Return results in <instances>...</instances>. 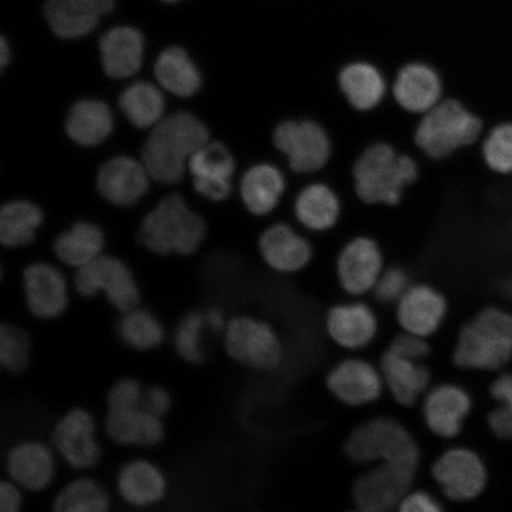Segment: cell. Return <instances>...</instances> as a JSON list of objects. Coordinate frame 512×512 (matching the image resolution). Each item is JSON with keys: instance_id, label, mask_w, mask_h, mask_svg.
<instances>
[{"instance_id": "cell-1", "label": "cell", "mask_w": 512, "mask_h": 512, "mask_svg": "<svg viewBox=\"0 0 512 512\" xmlns=\"http://www.w3.org/2000/svg\"><path fill=\"white\" fill-rule=\"evenodd\" d=\"M352 189L369 207H399L406 191L419 182L418 160L387 140L363 147L351 166Z\"/></svg>"}, {"instance_id": "cell-2", "label": "cell", "mask_w": 512, "mask_h": 512, "mask_svg": "<svg viewBox=\"0 0 512 512\" xmlns=\"http://www.w3.org/2000/svg\"><path fill=\"white\" fill-rule=\"evenodd\" d=\"M209 130L196 115L178 112L159 121L143 146V163L153 181H182L189 159L209 142Z\"/></svg>"}, {"instance_id": "cell-3", "label": "cell", "mask_w": 512, "mask_h": 512, "mask_svg": "<svg viewBox=\"0 0 512 512\" xmlns=\"http://www.w3.org/2000/svg\"><path fill=\"white\" fill-rule=\"evenodd\" d=\"M484 121L458 98H445L419 117L412 139L416 150L433 162L457 155L479 142Z\"/></svg>"}, {"instance_id": "cell-4", "label": "cell", "mask_w": 512, "mask_h": 512, "mask_svg": "<svg viewBox=\"0 0 512 512\" xmlns=\"http://www.w3.org/2000/svg\"><path fill=\"white\" fill-rule=\"evenodd\" d=\"M512 360V313L486 307L460 330L453 362L465 370L495 371Z\"/></svg>"}, {"instance_id": "cell-5", "label": "cell", "mask_w": 512, "mask_h": 512, "mask_svg": "<svg viewBox=\"0 0 512 512\" xmlns=\"http://www.w3.org/2000/svg\"><path fill=\"white\" fill-rule=\"evenodd\" d=\"M207 235V223L191 211L184 198L170 195L145 216L138 240L157 255H191L201 247Z\"/></svg>"}, {"instance_id": "cell-6", "label": "cell", "mask_w": 512, "mask_h": 512, "mask_svg": "<svg viewBox=\"0 0 512 512\" xmlns=\"http://www.w3.org/2000/svg\"><path fill=\"white\" fill-rule=\"evenodd\" d=\"M345 453L357 464H387L414 475L420 464V450L413 435L390 418L370 419L356 427L345 441Z\"/></svg>"}, {"instance_id": "cell-7", "label": "cell", "mask_w": 512, "mask_h": 512, "mask_svg": "<svg viewBox=\"0 0 512 512\" xmlns=\"http://www.w3.org/2000/svg\"><path fill=\"white\" fill-rule=\"evenodd\" d=\"M272 143L286 159L288 169L299 176L319 174L334 157V140L319 120L287 118L274 127Z\"/></svg>"}, {"instance_id": "cell-8", "label": "cell", "mask_w": 512, "mask_h": 512, "mask_svg": "<svg viewBox=\"0 0 512 512\" xmlns=\"http://www.w3.org/2000/svg\"><path fill=\"white\" fill-rule=\"evenodd\" d=\"M222 335L227 355L241 366L268 373L279 369L284 362L283 341L266 320L236 316L228 320Z\"/></svg>"}, {"instance_id": "cell-9", "label": "cell", "mask_w": 512, "mask_h": 512, "mask_svg": "<svg viewBox=\"0 0 512 512\" xmlns=\"http://www.w3.org/2000/svg\"><path fill=\"white\" fill-rule=\"evenodd\" d=\"M74 287L83 298L104 293L115 310L124 313L139 306L142 293L130 267L112 255H100L91 264L76 270Z\"/></svg>"}, {"instance_id": "cell-10", "label": "cell", "mask_w": 512, "mask_h": 512, "mask_svg": "<svg viewBox=\"0 0 512 512\" xmlns=\"http://www.w3.org/2000/svg\"><path fill=\"white\" fill-rule=\"evenodd\" d=\"M94 416L85 408L70 409L56 422L51 432V445L57 456L76 471L98 466L102 457Z\"/></svg>"}, {"instance_id": "cell-11", "label": "cell", "mask_w": 512, "mask_h": 512, "mask_svg": "<svg viewBox=\"0 0 512 512\" xmlns=\"http://www.w3.org/2000/svg\"><path fill=\"white\" fill-rule=\"evenodd\" d=\"M390 95L403 113L419 118L446 98L445 80L433 64L409 61L396 70Z\"/></svg>"}, {"instance_id": "cell-12", "label": "cell", "mask_w": 512, "mask_h": 512, "mask_svg": "<svg viewBox=\"0 0 512 512\" xmlns=\"http://www.w3.org/2000/svg\"><path fill=\"white\" fill-rule=\"evenodd\" d=\"M432 476L445 497L469 502L483 494L488 471L483 459L466 447H453L435 460Z\"/></svg>"}, {"instance_id": "cell-13", "label": "cell", "mask_w": 512, "mask_h": 512, "mask_svg": "<svg viewBox=\"0 0 512 512\" xmlns=\"http://www.w3.org/2000/svg\"><path fill=\"white\" fill-rule=\"evenodd\" d=\"M384 255L380 243L369 235L351 238L339 251L336 275L339 286L351 297L373 293L384 271Z\"/></svg>"}, {"instance_id": "cell-14", "label": "cell", "mask_w": 512, "mask_h": 512, "mask_svg": "<svg viewBox=\"0 0 512 512\" xmlns=\"http://www.w3.org/2000/svg\"><path fill=\"white\" fill-rule=\"evenodd\" d=\"M412 472L387 464L371 465L357 478L352 488V502L363 512L398 510L403 496L412 489Z\"/></svg>"}, {"instance_id": "cell-15", "label": "cell", "mask_w": 512, "mask_h": 512, "mask_svg": "<svg viewBox=\"0 0 512 512\" xmlns=\"http://www.w3.org/2000/svg\"><path fill=\"white\" fill-rule=\"evenodd\" d=\"M336 86L345 104L358 114L379 110L390 94L382 68L367 60H352L339 67Z\"/></svg>"}, {"instance_id": "cell-16", "label": "cell", "mask_w": 512, "mask_h": 512, "mask_svg": "<svg viewBox=\"0 0 512 512\" xmlns=\"http://www.w3.org/2000/svg\"><path fill=\"white\" fill-rule=\"evenodd\" d=\"M258 249L266 266L279 274H296L311 264L315 249L302 230L286 222L267 227L259 236Z\"/></svg>"}, {"instance_id": "cell-17", "label": "cell", "mask_w": 512, "mask_h": 512, "mask_svg": "<svg viewBox=\"0 0 512 512\" xmlns=\"http://www.w3.org/2000/svg\"><path fill=\"white\" fill-rule=\"evenodd\" d=\"M25 305L41 320L59 318L69 305V285L64 274L49 262H34L23 271Z\"/></svg>"}, {"instance_id": "cell-18", "label": "cell", "mask_w": 512, "mask_h": 512, "mask_svg": "<svg viewBox=\"0 0 512 512\" xmlns=\"http://www.w3.org/2000/svg\"><path fill=\"white\" fill-rule=\"evenodd\" d=\"M53 445L40 439L18 441L5 456V470L25 491L42 492L53 484L57 472Z\"/></svg>"}, {"instance_id": "cell-19", "label": "cell", "mask_w": 512, "mask_h": 512, "mask_svg": "<svg viewBox=\"0 0 512 512\" xmlns=\"http://www.w3.org/2000/svg\"><path fill=\"white\" fill-rule=\"evenodd\" d=\"M326 387L349 407L371 405L386 389L380 368L362 358H348L336 364L326 376Z\"/></svg>"}, {"instance_id": "cell-20", "label": "cell", "mask_w": 512, "mask_h": 512, "mask_svg": "<svg viewBox=\"0 0 512 512\" xmlns=\"http://www.w3.org/2000/svg\"><path fill=\"white\" fill-rule=\"evenodd\" d=\"M447 311L444 294L427 284H412L395 305L402 331L427 339L443 325Z\"/></svg>"}, {"instance_id": "cell-21", "label": "cell", "mask_w": 512, "mask_h": 512, "mask_svg": "<svg viewBox=\"0 0 512 512\" xmlns=\"http://www.w3.org/2000/svg\"><path fill=\"white\" fill-rule=\"evenodd\" d=\"M471 409L470 394L453 383H443L428 389L422 402V414L428 430L443 439L458 437Z\"/></svg>"}, {"instance_id": "cell-22", "label": "cell", "mask_w": 512, "mask_h": 512, "mask_svg": "<svg viewBox=\"0 0 512 512\" xmlns=\"http://www.w3.org/2000/svg\"><path fill=\"white\" fill-rule=\"evenodd\" d=\"M293 216L305 232L324 234L337 227L343 216V202L331 184L313 181L303 185L293 200Z\"/></svg>"}, {"instance_id": "cell-23", "label": "cell", "mask_w": 512, "mask_h": 512, "mask_svg": "<svg viewBox=\"0 0 512 512\" xmlns=\"http://www.w3.org/2000/svg\"><path fill=\"white\" fill-rule=\"evenodd\" d=\"M325 329L339 348L356 351L374 342L379 334V319L366 303L338 304L326 313Z\"/></svg>"}, {"instance_id": "cell-24", "label": "cell", "mask_w": 512, "mask_h": 512, "mask_svg": "<svg viewBox=\"0 0 512 512\" xmlns=\"http://www.w3.org/2000/svg\"><path fill=\"white\" fill-rule=\"evenodd\" d=\"M115 488L128 507L147 509L164 501L168 495V479L151 460L132 459L120 467Z\"/></svg>"}, {"instance_id": "cell-25", "label": "cell", "mask_w": 512, "mask_h": 512, "mask_svg": "<svg viewBox=\"0 0 512 512\" xmlns=\"http://www.w3.org/2000/svg\"><path fill=\"white\" fill-rule=\"evenodd\" d=\"M150 178L144 163L119 156L101 166L96 185L106 201L118 207H131L149 191Z\"/></svg>"}, {"instance_id": "cell-26", "label": "cell", "mask_w": 512, "mask_h": 512, "mask_svg": "<svg viewBox=\"0 0 512 512\" xmlns=\"http://www.w3.org/2000/svg\"><path fill=\"white\" fill-rule=\"evenodd\" d=\"M104 427L107 437L120 446L155 447L165 437L163 418L144 405L107 408Z\"/></svg>"}, {"instance_id": "cell-27", "label": "cell", "mask_w": 512, "mask_h": 512, "mask_svg": "<svg viewBox=\"0 0 512 512\" xmlns=\"http://www.w3.org/2000/svg\"><path fill=\"white\" fill-rule=\"evenodd\" d=\"M380 370L384 387L403 407H412L430 389L431 373L424 361L413 360L393 350L383 352Z\"/></svg>"}, {"instance_id": "cell-28", "label": "cell", "mask_w": 512, "mask_h": 512, "mask_svg": "<svg viewBox=\"0 0 512 512\" xmlns=\"http://www.w3.org/2000/svg\"><path fill=\"white\" fill-rule=\"evenodd\" d=\"M286 191V175L273 163L254 164L241 178L240 195L243 206L256 217H265L277 210Z\"/></svg>"}, {"instance_id": "cell-29", "label": "cell", "mask_w": 512, "mask_h": 512, "mask_svg": "<svg viewBox=\"0 0 512 512\" xmlns=\"http://www.w3.org/2000/svg\"><path fill=\"white\" fill-rule=\"evenodd\" d=\"M113 6L114 0H48L46 17L56 36L73 40L93 31Z\"/></svg>"}, {"instance_id": "cell-30", "label": "cell", "mask_w": 512, "mask_h": 512, "mask_svg": "<svg viewBox=\"0 0 512 512\" xmlns=\"http://www.w3.org/2000/svg\"><path fill=\"white\" fill-rule=\"evenodd\" d=\"M102 69L112 79L137 74L144 60V37L130 27L114 28L100 40Z\"/></svg>"}, {"instance_id": "cell-31", "label": "cell", "mask_w": 512, "mask_h": 512, "mask_svg": "<svg viewBox=\"0 0 512 512\" xmlns=\"http://www.w3.org/2000/svg\"><path fill=\"white\" fill-rule=\"evenodd\" d=\"M113 115L105 102L81 100L68 114L66 131L74 143L93 147L100 145L113 132Z\"/></svg>"}, {"instance_id": "cell-32", "label": "cell", "mask_w": 512, "mask_h": 512, "mask_svg": "<svg viewBox=\"0 0 512 512\" xmlns=\"http://www.w3.org/2000/svg\"><path fill=\"white\" fill-rule=\"evenodd\" d=\"M155 75L166 92L178 98H190L202 86V75L183 48L170 47L159 54Z\"/></svg>"}, {"instance_id": "cell-33", "label": "cell", "mask_w": 512, "mask_h": 512, "mask_svg": "<svg viewBox=\"0 0 512 512\" xmlns=\"http://www.w3.org/2000/svg\"><path fill=\"white\" fill-rule=\"evenodd\" d=\"M105 235L89 222H78L59 236L54 242V252L62 264L79 270L102 255Z\"/></svg>"}, {"instance_id": "cell-34", "label": "cell", "mask_w": 512, "mask_h": 512, "mask_svg": "<svg viewBox=\"0 0 512 512\" xmlns=\"http://www.w3.org/2000/svg\"><path fill=\"white\" fill-rule=\"evenodd\" d=\"M43 222V213L36 204L12 201L0 211V242L4 247L19 248L31 245L37 229Z\"/></svg>"}, {"instance_id": "cell-35", "label": "cell", "mask_w": 512, "mask_h": 512, "mask_svg": "<svg viewBox=\"0 0 512 512\" xmlns=\"http://www.w3.org/2000/svg\"><path fill=\"white\" fill-rule=\"evenodd\" d=\"M120 110L133 126L155 127L163 118L165 100L162 92L150 82L138 81L127 87L119 99Z\"/></svg>"}, {"instance_id": "cell-36", "label": "cell", "mask_w": 512, "mask_h": 512, "mask_svg": "<svg viewBox=\"0 0 512 512\" xmlns=\"http://www.w3.org/2000/svg\"><path fill=\"white\" fill-rule=\"evenodd\" d=\"M117 331L121 342L140 352L157 349L166 336L164 325L155 313L139 306L121 313Z\"/></svg>"}, {"instance_id": "cell-37", "label": "cell", "mask_w": 512, "mask_h": 512, "mask_svg": "<svg viewBox=\"0 0 512 512\" xmlns=\"http://www.w3.org/2000/svg\"><path fill=\"white\" fill-rule=\"evenodd\" d=\"M53 508L56 512H106L111 508V498L98 480L78 477L57 492Z\"/></svg>"}, {"instance_id": "cell-38", "label": "cell", "mask_w": 512, "mask_h": 512, "mask_svg": "<svg viewBox=\"0 0 512 512\" xmlns=\"http://www.w3.org/2000/svg\"><path fill=\"white\" fill-rule=\"evenodd\" d=\"M207 331L203 312L187 313L174 332V347L177 355L190 364H200L206 360L204 339Z\"/></svg>"}, {"instance_id": "cell-39", "label": "cell", "mask_w": 512, "mask_h": 512, "mask_svg": "<svg viewBox=\"0 0 512 512\" xmlns=\"http://www.w3.org/2000/svg\"><path fill=\"white\" fill-rule=\"evenodd\" d=\"M188 169L194 177L232 179L236 164L226 145L208 142L190 157Z\"/></svg>"}, {"instance_id": "cell-40", "label": "cell", "mask_w": 512, "mask_h": 512, "mask_svg": "<svg viewBox=\"0 0 512 512\" xmlns=\"http://www.w3.org/2000/svg\"><path fill=\"white\" fill-rule=\"evenodd\" d=\"M31 360V339L15 324L0 326V366L11 374H21Z\"/></svg>"}, {"instance_id": "cell-41", "label": "cell", "mask_w": 512, "mask_h": 512, "mask_svg": "<svg viewBox=\"0 0 512 512\" xmlns=\"http://www.w3.org/2000/svg\"><path fill=\"white\" fill-rule=\"evenodd\" d=\"M483 162L490 171L512 175V123H499L485 134L482 143Z\"/></svg>"}, {"instance_id": "cell-42", "label": "cell", "mask_w": 512, "mask_h": 512, "mask_svg": "<svg viewBox=\"0 0 512 512\" xmlns=\"http://www.w3.org/2000/svg\"><path fill=\"white\" fill-rule=\"evenodd\" d=\"M490 394L498 403L488 415L490 430L499 439H512V373L497 377Z\"/></svg>"}, {"instance_id": "cell-43", "label": "cell", "mask_w": 512, "mask_h": 512, "mask_svg": "<svg viewBox=\"0 0 512 512\" xmlns=\"http://www.w3.org/2000/svg\"><path fill=\"white\" fill-rule=\"evenodd\" d=\"M411 286V277L405 268L392 266L384 268L373 294L380 304L396 305Z\"/></svg>"}, {"instance_id": "cell-44", "label": "cell", "mask_w": 512, "mask_h": 512, "mask_svg": "<svg viewBox=\"0 0 512 512\" xmlns=\"http://www.w3.org/2000/svg\"><path fill=\"white\" fill-rule=\"evenodd\" d=\"M145 389L133 377L115 382L107 394V408H126L144 405Z\"/></svg>"}, {"instance_id": "cell-45", "label": "cell", "mask_w": 512, "mask_h": 512, "mask_svg": "<svg viewBox=\"0 0 512 512\" xmlns=\"http://www.w3.org/2000/svg\"><path fill=\"white\" fill-rule=\"evenodd\" d=\"M388 349L418 361H425L431 354V347L427 338L408 334L405 331L393 338Z\"/></svg>"}, {"instance_id": "cell-46", "label": "cell", "mask_w": 512, "mask_h": 512, "mask_svg": "<svg viewBox=\"0 0 512 512\" xmlns=\"http://www.w3.org/2000/svg\"><path fill=\"white\" fill-rule=\"evenodd\" d=\"M194 188L198 194L214 202L227 200L232 194V179L194 177Z\"/></svg>"}, {"instance_id": "cell-47", "label": "cell", "mask_w": 512, "mask_h": 512, "mask_svg": "<svg viewBox=\"0 0 512 512\" xmlns=\"http://www.w3.org/2000/svg\"><path fill=\"white\" fill-rule=\"evenodd\" d=\"M400 512H438L443 510L440 503L430 492L409 490L399 505Z\"/></svg>"}, {"instance_id": "cell-48", "label": "cell", "mask_w": 512, "mask_h": 512, "mask_svg": "<svg viewBox=\"0 0 512 512\" xmlns=\"http://www.w3.org/2000/svg\"><path fill=\"white\" fill-rule=\"evenodd\" d=\"M23 489L10 478L0 483V512H18L23 507Z\"/></svg>"}, {"instance_id": "cell-49", "label": "cell", "mask_w": 512, "mask_h": 512, "mask_svg": "<svg viewBox=\"0 0 512 512\" xmlns=\"http://www.w3.org/2000/svg\"><path fill=\"white\" fill-rule=\"evenodd\" d=\"M171 403V395L165 388L152 386L145 389L144 406L160 418L170 411Z\"/></svg>"}, {"instance_id": "cell-50", "label": "cell", "mask_w": 512, "mask_h": 512, "mask_svg": "<svg viewBox=\"0 0 512 512\" xmlns=\"http://www.w3.org/2000/svg\"><path fill=\"white\" fill-rule=\"evenodd\" d=\"M204 320H206L208 331L213 334H223L226 330L228 320L224 312L219 306H210L203 312Z\"/></svg>"}, {"instance_id": "cell-51", "label": "cell", "mask_w": 512, "mask_h": 512, "mask_svg": "<svg viewBox=\"0 0 512 512\" xmlns=\"http://www.w3.org/2000/svg\"><path fill=\"white\" fill-rule=\"evenodd\" d=\"M10 59L11 53L8 42H6L5 38L2 37V43H0V64H2V69H5L6 66H8Z\"/></svg>"}, {"instance_id": "cell-52", "label": "cell", "mask_w": 512, "mask_h": 512, "mask_svg": "<svg viewBox=\"0 0 512 512\" xmlns=\"http://www.w3.org/2000/svg\"><path fill=\"white\" fill-rule=\"evenodd\" d=\"M165 2H176V0H165Z\"/></svg>"}]
</instances>
